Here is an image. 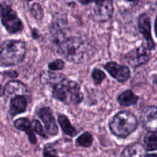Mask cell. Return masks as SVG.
<instances>
[{"label":"cell","mask_w":157,"mask_h":157,"mask_svg":"<svg viewBox=\"0 0 157 157\" xmlns=\"http://www.w3.org/2000/svg\"><path fill=\"white\" fill-rule=\"evenodd\" d=\"M138 27L139 30L143 34L144 37L147 42V46L149 49L154 48L155 44L151 35V26H150V17L146 13H143L138 18Z\"/></svg>","instance_id":"7c38bea8"},{"label":"cell","mask_w":157,"mask_h":157,"mask_svg":"<svg viewBox=\"0 0 157 157\" xmlns=\"http://www.w3.org/2000/svg\"><path fill=\"white\" fill-rule=\"evenodd\" d=\"M145 149L140 143H133L129 145L122 152V157H144Z\"/></svg>","instance_id":"e0dca14e"},{"label":"cell","mask_w":157,"mask_h":157,"mask_svg":"<svg viewBox=\"0 0 157 157\" xmlns=\"http://www.w3.org/2000/svg\"><path fill=\"white\" fill-rule=\"evenodd\" d=\"M144 157H157L156 154H147V155H145Z\"/></svg>","instance_id":"f1b7e54d"},{"label":"cell","mask_w":157,"mask_h":157,"mask_svg":"<svg viewBox=\"0 0 157 157\" xmlns=\"http://www.w3.org/2000/svg\"><path fill=\"white\" fill-rule=\"evenodd\" d=\"M155 32H156V35L157 36V17L156 18V22H155Z\"/></svg>","instance_id":"f546056e"},{"label":"cell","mask_w":157,"mask_h":157,"mask_svg":"<svg viewBox=\"0 0 157 157\" xmlns=\"http://www.w3.org/2000/svg\"><path fill=\"white\" fill-rule=\"evenodd\" d=\"M150 60V55L147 48L144 46L136 48L127 54L123 61L128 63L133 67H137L143 64H145Z\"/></svg>","instance_id":"52a82bcc"},{"label":"cell","mask_w":157,"mask_h":157,"mask_svg":"<svg viewBox=\"0 0 157 157\" xmlns=\"http://www.w3.org/2000/svg\"><path fill=\"white\" fill-rule=\"evenodd\" d=\"M127 1H130V2H133V1H135V0H127Z\"/></svg>","instance_id":"1f68e13d"},{"label":"cell","mask_w":157,"mask_h":157,"mask_svg":"<svg viewBox=\"0 0 157 157\" xmlns=\"http://www.w3.org/2000/svg\"><path fill=\"white\" fill-rule=\"evenodd\" d=\"M27 107V99L25 96L18 95L12 99L10 103V114L12 116L25 112Z\"/></svg>","instance_id":"9a60e30c"},{"label":"cell","mask_w":157,"mask_h":157,"mask_svg":"<svg viewBox=\"0 0 157 157\" xmlns=\"http://www.w3.org/2000/svg\"><path fill=\"white\" fill-rule=\"evenodd\" d=\"M93 143V136L90 132H84L80 135L76 140V144L78 146L89 147Z\"/></svg>","instance_id":"44dd1931"},{"label":"cell","mask_w":157,"mask_h":157,"mask_svg":"<svg viewBox=\"0 0 157 157\" xmlns=\"http://www.w3.org/2000/svg\"><path fill=\"white\" fill-rule=\"evenodd\" d=\"M106 78V75L103 71L99 69H94L92 72V78L96 85H99Z\"/></svg>","instance_id":"603a6c76"},{"label":"cell","mask_w":157,"mask_h":157,"mask_svg":"<svg viewBox=\"0 0 157 157\" xmlns=\"http://www.w3.org/2000/svg\"><path fill=\"white\" fill-rule=\"evenodd\" d=\"M137 126L136 117L127 111H122L116 114L109 124L112 133L121 138H125L130 135Z\"/></svg>","instance_id":"277c9868"},{"label":"cell","mask_w":157,"mask_h":157,"mask_svg":"<svg viewBox=\"0 0 157 157\" xmlns=\"http://www.w3.org/2000/svg\"><path fill=\"white\" fill-rule=\"evenodd\" d=\"M15 126L19 130L24 131L28 135L29 139L32 144H35L37 142L36 137L34 135V131L32 127V123L27 118H19L15 122Z\"/></svg>","instance_id":"5bb4252c"},{"label":"cell","mask_w":157,"mask_h":157,"mask_svg":"<svg viewBox=\"0 0 157 157\" xmlns=\"http://www.w3.org/2000/svg\"><path fill=\"white\" fill-rule=\"evenodd\" d=\"M52 95L64 104H78L83 100L81 87L76 82L64 78L52 86Z\"/></svg>","instance_id":"7a4b0ae2"},{"label":"cell","mask_w":157,"mask_h":157,"mask_svg":"<svg viewBox=\"0 0 157 157\" xmlns=\"http://www.w3.org/2000/svg\"><path fill=\"white\" fill-rule=\"evenodd\" d=\"M25 43L18 40H9L0 46V65L11 66L18 65L24 58Z\"/></svg>","instance_id":"3957f363"},{"label":"cell","mask_w":157,"mask_h":157,"mask_svg":"<svg viewBox=\"0 0 157 157\" xmlns=\"http://www.w3.org/2000/svg\"><path fill=\"white\" fill-rule=\"evenodd\" d=\"M29 92L27 86L18 80H11L8 82L3 89V94L7 97L12 98L18 95L25 96L29 95Z\"/></svg>","instance_id":"30bf717a"},{"label":"cell","mask_w":157,"mask_h":157,"mask_svg":"<svg viewBox=\"0 0 157 157\" xmlns=\"http://www.w3.org/2000/svg\"><path fill=\"white\" fill-rule=\"evenodd\" d=\"M64 78H65V76L63 74L49 72V71L42 72L41 74V77H40L41 83L43 85L52 86V87L54 85L57 84Z\"/></svg>","instance_id":"2e32d148"},{"label":"cell","mask_w":157,"mask_h":157,"mask_svg":"<svg viewBox=\"0 0 157 157\" xmlns=\"http://www.w3.org/2000/svg\"><path fill=\"white\" fill-rule=\"evenodd\" d=\"M58 123H59L63 132L65 134L70 135V136H75L77 134L76 129L71 124L68 118L66 115H62V114L58 115Z\"/></svg>","instance_id":"d6986e66"},{"label":"cell","mask_w":157,"mask_h":157,"mask_svg":"<svg viewBox=\"0 0 157 157\" xmlns=\"http://www.w3.org/2000/svg\"><path fill=\"white\" fill-rule=\"evenodd\" d=\"M48 67L49 69L53 71L61 70L64 67V62L61 59H56L52 62L49 63Z\"/></svg>","instance_id":"d4e9b609"},{"label":"cell","mask_w":157,"mask_h":157,"mask_svg":"<svg viewBox=\"0 0 157 157\" xmlns=\"http://www.w3.org/2000/svg\"><path fill=\"white\" fill-rule=\"evenodd\" d=\"M110 75L119 82H125L130 78V71L126 66H121L113 62L107 63L104 66Z\"/></svg>","instance_id":"9c48e42d"},{"label":"cell","mask_w":157,"mask_h":157,"mask_svg":"<svg viewBox=\"0 0 157 157\" xmlns=\"http://www.w3.org/2000/svg\"><path fill=\"white\" fill-rule=\"evenodd\" d=\"M156 135H157V131H156Z\"/></svg>","instance_id":"836d02e7"},{"label":"cell","mask_w":157,"mask_h":157,"mask_svg":"<svg viewBox=\"0 0 157 157\" xmlns=\"http://www.w3.org/2000/svg\"><path fill=\"white\" fill-rule=\"evenodd\" d=\"M2 95H3V89H2V86L0 85V96Z\"/></svg>","instance_id":"4dcf8cb0"},{"label":"cell","mask_w":157,"mask_h":157,"mask_svg":"<svg viewBox=\"0 0 157 157\" xmlns=\"http://www.w3.org/2000/svg\"><path fill=\"white\" fill-rule=\"evenodd\" d=\"M79 1L81 2L82 3V4L86 5V4H89V3L92 2H93L94 0H79Z\"/></svg>","instance_id":"83f0119b"},{"label":"cell","mask_w":157,"mask_h":157,"mask_svg":"<svg viewBox=\"0 0 157 157\" xmlns=\"http://www.w3.org/2000/svg\"><path fill=\"white\" fill-rule=\"evenodd\" d=\"M117 100L121 106H129L136 104L138 101V97L131 90H126L120 94Z\"/></svg>","instance_id":"ac0fdd59"},{"label":"cell","mask_w":157,"mask_h":157,"mask_svg":"<svg viewBox=\"0 0 157 157\" xmlns=\"http://www.w3.org/2000/svg\"><path fill=\"white\" fill-rule=\"evenodd\" d=\"M141 121L146 129L150 132H156L157 106H150L145 108L141 113Z\"/></svg>","instance_id":"ba28073f"},{"label":"cell","mask_w":157,"mask_h":157,"mask_svg":"<svg viewBox=\"0 0 157 157\" xmlns=\"http://www.w3.org/2000/svg\"><path fill=\"white\" fill-rule=\"evenodd\" d=\"M32 129H33L34 132H37L38 135H41V136H43V137L47 136V135H46V133H45V131L44 130L42 126H41V123H40L38 120H34V121L32 122Z\"/></svg>","instance_id":"cb8c5ba5"},{"label":"cell","mask_w":157,"mask_h":157,"mask_svg":"<svg viewBox=\"0 0 157 157\" xmlns=\"http://www.w3.org/2000/svg\"><path fill=\"white\" fill-rule=\"evenodd\" d=\"M146 149L147 151H153L157 149V135L155 132H149L144 138Z\"/></svg>","instance_id":"ffe728a7"},{"label":"cell","mask_w":157,"mask_h":157,"mask_svg":"<svg viewBox=\"0 0 157 157\" xmlns=\"http://www.w3.org/2000/svg\"><path fill=\"white\" fill-rule=\"evenodd\" d=\"M88 45L80 37H69L59 43L58 53L74 63H80L88 54Z\"/></svg>","instance_id":"6da1fadb"},{"label":"cell","mask_w":157,"mask_h":157,"mask_svg":"<svg viewBox=\"0 0 157 157\" xmlns=\"http://www.w3.org/2000/svg\"><path fill=\"white\" fill-rule=\"evenodd\" d=\"M150 3L153 9L157 10V0H150Z\"/></svg>","instance_id":"4316f807"},{"label":"cell","mask_w":157,"mask_h":157,"mask_svg":"<svg viewBox=\"0 0 157 157\" xmlns=\"http://www.w3.org/2000/svg\"><path fill=\"white\" fill-rule=\"evenodd\" d=\"M44 157H59L54 149L46 146L44 149Z\"/></svg>","instance_id":"484cf974"},{"label":"cell","mask_w":157,"mask_h":157,"mask_svg":"<svg viewBox=\"0 0 157 157\" xmlns=\"http://www.w3.org/2000/svg\"><path fill=\"white\" fill-rule=\"evenodd\" d=\"M94 6L90 12V17L94 21L104 22L111 18L113 12L112 0H94Z\"/></svg>","instance_id":"8992f818"},{"label":"cell","mask_w":157,"mask_h":157,"mask_svg":"<svg viewBox=\"0 0 157 157\" xmlns=\"http://www.w3.org/2000/svg\"><path fill=\"white\" fill-rule=\"evenodd\" d=\"M66 25L67 22L63 17H58L53 19L51 26V32H52V36L54 37V39L55 41H58V43L61 42L64 39L65 35Z\"/></svg>","instance_id":"4fadbf2b"},{"label":"cell","mask_w":157,"mask_h":157,"mask_svg":"<svg viewBox=\"0 0 157 157\" xmlns=\"http://www.w3.org/2000/svg\"><path fill=\"white\" fill-rule=\"evenodd\" d=\"M26 1H31V0H26Z\"/></svg>","instance_id":"d6a6232c"},{"label":"cell","mask_w":157,"mask_h":157,"mask_svg":"<svg viewBox=\"0 0 157 157\" xmlns=\"http://www.w3.org/2000/svg\"><path fill=\"white\" fill-rule=\"evenodd\" d=\"M38 115L44 123L48 133L51 135H56L58 132V129L52 110L48 107L41 108L38 112Z\"/></svg>","instance_id":"8fae6325"},{"label":"cell","mask_w":157,"mask_h":157,"mask_svg":"<svg viewBox=\"0 0 157 157\" xmlns=\"http://www.w3.org/2000/svg\"><path fill=\"white\" fill-rule=\"evenodd\" d=\"M31 13L32 16L36 19L40 20L43 18V9L38 3H34L31 7Z\"/></svg>","instance_id":"7402d4cb"},{"label":"cell","mask_w":157,"mask_h":157,"mask_svg":"<svg viewBox=\"0 0 157 157\" xmlns=\"http://www.w3.org/2000/svg\"><path fill=\"white\" fill-rule=\"evenodd\" d=\"M0 17L3 26L10 33H17L23 29V24L16 12L6 4L0 5Z\"/></svg>","instance_id":"5b68a950"}]
</instances>
